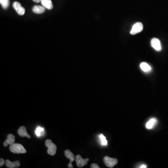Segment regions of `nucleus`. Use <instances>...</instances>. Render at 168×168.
<instances>
[{
  "label": "nucleus",
  "mask_w": 168,
  "mask_h": 168,
  "mask_svg": "<svg viewBox=\"0 0 168 168\" xmlns=\"http://www.w3.org/2000/svg\"><path fill=\"white\" fill-rule=\"evenodd\" d=\"M65 155L67 158L70 160V163H69L68 167L69 168H73V166L72 164V162L74 161V160L75 159L74 155L70 150H68V149H67L65 151Z\"/></svg>",
  "instance_id": "obj_8"
},
{
  "label": "nucleus",
  "mask_w": 168,
  "mask_h": 168,
  "mask_svg": "<svg viewBox=\"0 0 168 168\" xmlns=\"http://www.w3.org/2000/svg\"><path fill=\"white\" fill-rule=\"evenodd\" d=\"M0 3L4 9H7L10 5V1L9 0H0Z\"/></svg>",
  "instance_id": "obj_17"
},
{
  "label": "nucleus",
  "mask_w": 168,
  "mask_h": 168,
  "mask_svg": "<svg viewBox=\"0 0 168 168\" xmlns=\"http://www.w3.org/2000/svg\"><path fill=\"white\" fill-rule=\"evenodd\" d=\"M34 2L36 3H39L42 1V0H33Z\"/></svg>",
  "instance_id": "obj_21"
},
{
  "label": "nucleus",
  "mask_w": 168,
  "mask_h": 168,
  "mask_svg": "<svg viewBox=\"0 0 168 168\" xmlns=\"http://www.w3.org/2000/svg\"><path fill=\"white\" fill-rule=\"evenodd\" d=\"M157 122V120L156 118L151 119L148 123H147L146 124V127L148 129H152L156 125Z\"/></svg>",
  "instance_id": "obj_13"
},
{
  "label": "nucleus",
  "mask_w": 168,
  "mask_h": 168,
  "mask_svg": "<svg viewBox=\"0 0 168 168\" xmlns=\"http://www.w3.org/2000/svg\"><path fill=\"white\" fill-rule=\"evenodd\" d=\"M45 133V130L43 127L39 126L36 127L35 130V134L37 137H40L41 136H43V134Z\"/></svg>",
  "instance_id": "obj_16"
},
{
  "label": "nucleus",
  "mask_w": 168,
  "mask_h": 168,
  "mask_svg": "<svg viewBox=\"0 0 168 168\" xmlns=\"http://www.w3.org/2000/svg\"><path fill=\"white\" fill-rule=\"evenodd\" d=\"M46 147L48 148L47 153L50 156H54L56 153V146L50 140H46L45 143Z\"/></svg>",
  "instance_id": "obj_2"
},
{
  "label": "nucleus",
  "mask_w": 168,
  "mask_h": 168,
  "mask_svg": "<svg viewBox=\"0 0 168 168\" xmlns=\"http://www.w3.org/2000/svg\"><path fill=\"white\" fill-rule=\"evenodd\" d=\"M41 3L42 5L48 10H52L53 8V4L51 0H42Z\"/></svg>",
  "instance_id": "obj_14"
},
{
  "label": "nucleus",
  "mask_w": 168,
  "mask_h": 168,
  "mask_svg": "<svg viewBox=\"0 0 168 168\" xmlns=\"http://www.w3.org/2000/svg\"><path fill=\"white\" fill-rule=\"evenodd\" d=\"M32 10L34 13H35L40 14L43 13L45 12V8L43 6L36 5V6H34Z\"/></svg>",
  "instance_id": "obj_12"
},
{
  "label": "nucleus",
  "mask_w": 168,
  "mask_h": 168,
  "mask_svg": "<svg viewBox=\"0 0 168 168\" xmlns=\"http://www.w3.org/2000/svg\"><path fill=\"white\" fill-rule=\"evenodd\" d=\"M91 168H100L99 166L97 165L96 163H93L91 165Z\"/></svg>",
  "instance_id": "obj_19"
},
{
  "label": "nucleus",
  "mask_w": 168,
  "mask_h": 168,
  "mask_svg": "<svg viewBox=\"0 0 168 168\" xmlns=\"http://www.w3.org/2000/svg\"><path fill=\"white\" fill-rule=\"evenodd\" d=\"M100 140H101V144L103 146H106L107 144V141L106 139V137L103 134H100L99 136Z\"/></svg>",
  "instance_id": "obj_18"
},
{
  "label": "nucleus",
  "mask_w": 168,
  "mask_h": 168,
  "mask_svg": "<svg viewBox=\"0 0 168 168\" xmlns=\"http://www.w3.org/2000/svg\"><path fill=\"white\" fill-rule=\"evenodd\" d=\"M13 7L16 10L17 14L20 16H23L25 14V8L22 7L21 4L17 1H14L13 4Z\"/></svg>",
  "instance_id": "obj_6"
},
{
  "label": "nucleus",
  "mask_w": 168,
  "mask_h": 168,
  "mask_svg": "<svg viewBox=\"0 0 168 168\" xmlns=\"http://www.w3.org/2000/svg\"><path fill=\"white\" fill-rule=\"evenodd\" d=\"M5 164L7 167L10 168H18L20 166V162L19 161H17L11 162V161L8 159L6 160Z\"/></svg>",
  "instance_id": "obj_10"
},
{
  "label": "nucleus",
  "mask_w": 168,
  "mask_h": 168,
  "mask_svg": "<svg viewBox=\"0 0 168 168\" xmlns=\"http://www.w3.org/2000/svg\"><path fill=\"white\" fill-rule=\"evenodd\" d=\"M104 162L107 167L113 168L118 163V160L116 158H113L108 156H105L104 158Z\"/></svg>",
  "instance_id": "obj_3"
},
{
  "label": "nucleus",
  "mask_w": 168,
  "mask_h": 168,
  "mask_svg": "<svg viewBox=\"0 0 168 168\" xmlns=\"http://www.w3.org/2000/svg\"><path fill=\"white\" fill-rule=\"evenodd\" d=\"M10 149L14 154L26 153L27 151L22 145L19 143H13L10 146Z\"/></svg>",
  "instance_id": "obj_1"
},
{
  "label": "nucleus",
  "mask_w": 168,
  "mask_h": 168,
  "mask_svg": "<svg viewBox=\"0 0 168 168\" xmlns=\"http://www.w3.org/2000/svg\"><path fill=\"white\" fill-rule=\"evenodd\" d=\"M143 29V26L142 23H136L132 27V30L130 31V34L131 35H136V34L142 32Z\"/></svg>",
  "instance_id": "obj_5"
},
{
  "label": "nucleus",
  "mask_w": 168,
  "mask_h": 168,
  "mask_svg": "<svg viewBox=\"0 0 168 168\" xmlns=\"http://www.w3.org/2000/svg\"><path fill=\"white\" fill-rule=\"evenodd\" d=\"M140 67L141 69L144 72H149L151 71V68L146 63L143 62L140 64Z\"/></svg>",
  "instance_id": "obj_15"
},
{
  "label": "nucleus",
  "mask_w": 168,
  "mask_h": 168,
  "mask_svg": "<svg viewBox=\"0 0 168 168\" xmlns=\"http://www.w3.org/2000/svg\"><path fill=\"white\" fill-rule=\"evenodd\" d=\"M17 133L21 137H27L29 139L31 138V136L28 133V132L27 131L26 128L24 126H22L20 127L17 131Z\"/></svg>",
  "instance_id": "obj_9"
},
{
  "label": "nucleus",
  "mask_w": 168,
  "mask_h": 168,
  "mask_svg": "<svg viewBox=\"0 0 168 168\" xmlns=\"http://www.w3.org/2000/svg\"><path fill=\"white\" fill-rule=\"evenodd\" d=\"M14 141H15V136H14L13 134H8L7 139L5 142H4V146L7 147L8 145H11L12 144L14 143Z\"/></svg>",
  "instance_id": "obj_11"
},
{
  "label": "nucleus",
  "mask_w": 168,
  "mask_h": 168,
  "mask_svg": "<svg viewBox=\"0 0 168 168\" xmlns=\"http://www.w3.org/2000/svg\"><path fill=\"white\" fill-rule=\"evenodd\" d=\"M140 168H147L146 166L145 165H142L140 166Z\"/></svg>",
  "instance_id": "obj_22"
},
{
  "label": "nucleus",
  "mask_w": 168,
  "mask_h": 168,
  "mask_svg": "<svg viewBox=\"0 0 168 168\" xmlns=\"http://www.w3.org/2000/svg\"><path fill=\"white\" fill-rule=\"evenodd\" d=\"M88 158L83 159L79 155H77L75 157V161L78 167L82 168L84 166L86 165L87 164V162L89 161Z\"/></svg>",
  "instance_id": "obj_4"
},
{
  "label": "nucleus",
  "mask_w": 168,
  "mask_h": 168,
  "mask_svg": "<svg viewBox=\"0 0 168 168\" xmlns=\"http://www.w3.org/2000/svg\"><path fill=\"white\" fill-rule=\"evenodd\" d=\"M151 47L154 48L157 52H160L162 50L161 42L158 39L154 38L151 40Z\"/></svg>",
  "instance_id": "obj_7"
},
{
  "label": "nucleus",
  "mask_w": 168,
  "mask_h": 168,
  "mask_svg": "<svg viewBox=\"0 0 168 168\" xmlns=\"http://www.w3.org/2000/svg\"><path fill=\"white\" fill-rule=\"evenodd\" d=\"M5 163V162L4 160L3 159L1 158L0 159V167H1Z\"/></svg>",
  "instance_id": "obj_20"
}]
</instances>
